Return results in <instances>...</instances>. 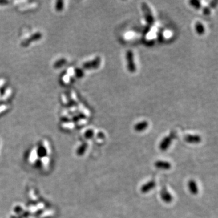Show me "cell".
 Wrapping results in <instances>:
<instances>
[{"instance_id":"1","label":"cell","mask_w":218,"mask_h":218,"mask_svg":"<svg viewBox=\"0 0 218 218\" xmlns=\"http://www.w3.org/2000/svg\"><path fill=\"white\" fill-rule=\"evenodd\" d=\"M101 58L100 57L98 56L96 57L95 59L93 60H91L87 62H85L83 65V69L85 70H94V69H97L100 64H101Z\"/></svg>"},{"instance_id":"2","label":"cell","mask_w":218,"mask_h":218,"mask_svg":"<svg viewBox=\"0 0 218 218\" xmlns=\"http://www.w3.org/2000/svg\"><path fill=\"white\" fill-rule=\"evenodd\" d=\"M142 9L144 15L146 22L149 25H152L154 23V17L150 7L146 2L142 3Z\"/></svg>"},{"instance_id":"3","label":"cell","mask_w":218,"mask_h":218,"mask_svg":"<svg viewBox=\"0 0 218 218\" xmlns=\"http://www.w3.org/2000/svg\"><path fill=\"white\" fill-rule=\"evenodd\" d=\"M42 34L41 32H36L35 34H34L33 35H32L31 36L27 38H26V39H24L21 43V45L22 47H27L29 46L30 45L31 42H35L39 39H41V38H42Z\"/></svg>"},{"instance_id":"4","label":"cell","mask_w":218,"mask_h":218,"mask_svg":"<svg viewBox=\"0 0 218 218\" xmlns=\"http://www.w3.org/2000/svg\"><path fill=\"white\" fill-rule=\"evenodd\" d=\"M127 62V69L130 72L133 73L136 71V66L134 61V55L131 50L127 51L126 54Z\"/></svg>"},{"instance_id":"5","label":"cell","mask_w":218,"mask_h":218,"mask_svg":"<svg viewBox=\"0 0 218 218\" xmlns=\"http://www.w3.org/2000/svg\"><path fill=\"white\" fill-rule=\"evenodd\" d=\"M160 196L163 201L165 203H170L173 200V196L165 187L162 188L160 192Z\"/></svg>"},{"instance_id":"6","label":"cell","mask_w":218,"mask_h":218,"mask_svg":"<svg viewBox=\"0 0 218 218\" xmlns=\"http://www.w3.org/2000/svg\"><path fill=\"white\" fill-rule=\"evenodd\" d=\"M184 140L187 143L196 144L201 142L202 138L198 135H187L184 138Z\"/></svg>"},{"instance_id":"7","label":"cell","mask_w":218,"mask_h":218,"mask_svg":"<svg viewBox=\"0 0 218 218\" xmlns=\"http://www.w3.org/2000/svg\"><path fill=\"white\" fill-rule=\"evenodd\" d=\"M173 138L172 135L164 137L159 144V148L161 151H166L172 144Z\"/></svg>"},{"instance_id":"8","label":"cell","mask_w":218,"mask_h":218,"mask_svg":"<svg viewBox=\"0 0 218 218\" xmlns=\"http://www.w3.org/2000/svg\"><path fill=\"white\" fill-rule=\"evenodd\" d=\"M156 187V182L155 181H150L144 184L141 188V191L143 193H147L152 190Z\"/></svg>"},{"instance_id":"9","label":"cell","mask_w":218,"mask_h":218,"mask_svg":"<svg viewBox=\"0 0 218 218\" xmlns=\"http://www.w3.org/2000/svg\"><path fill=\"white\" fill-rule=\"evenodd\" d=\"M154 165L156 168L158 169L164 170H169L172 167L171 164L169 162L165 161H161V160L156 161L154 164Z\"/></svg>"},{"instance_id":"10","label":"cell","mask_w":218,"mask_h":218,"mask_svg":"<svg viewBox=\"0 0 218 218\" xmlns=\"http://www.w3.org/2000/svg\"><path fill=\"white\" fill-rule=\"evenodd\" d=\"M188 185V188L190 192L193 195H196L198 193V187L197 185V183L193 180H191L188 182L187 184Z\"/></svg>"},{"instance_id":"11","label":"cell","mask_w":218,"mask_h":218,"mask_svg":"<svg viewBox=\"0 0 218 218\" xmlns=\"http://www.w3.org/2000/svg\"><path fill=\"white\" fill-rule=\"evenodd\" d=\"M148 126V123L147 121H142L135 124L134 130L138 132H141L146 130Z\"/></svg>"},{"instance_id":"12","label":"cell","mask_w":218,"mask_h":218,"mask_svg":"<svg viewBox=\"0 0 218 218\" xmlns=\"http://www.w3.org/2000/svg\"><path fill=\"white\" fill-rule=\"evenodd\" d=\"M195 30L198 35H202L205 32V27L200 22H197L195 24Z\"/></svg>"},{"instance_id":"13","label":"cell","mask_w":218,"mask_h":218,"mask_svg":"<svg viewBox=\"0 0 218 218\" xmlns=\"http://www.w3.org/2000/svg\"><path fill=\"white\" fill-rule=\"evenodd\" d=\"M87 147H88V144L86 143L82 144L77 149V154L79 156L83 155L84 154V153L86 152V151L87 148Z\"/></svg>"},{"instance_id":"14","label":"cell","mask_w":218,"mask_h":218,"mask_svg":"<svg viewBox=\"0 0 218 218\" xmlns=\"http://www.w3.org/2000/svg\"><path fill=\"white\" fill-rule=\"evenodd\" d=\"M67 63V59L65 58H61L58 61H56L54 64V67L55 69H59L63 66H64Z\"/></svg>"},{"instance_id":"15","label":"cell","mask_w":218,"mask_h":218,"mask_svg":"<svg viewBox=\"0 0 218 218\" xmlns=\"http://www.w3.org/2000/svg\"><path fill=\"white\" fill-rule=\"evenodd\" d=\"M64 6V2L63 1H58L55 4V9L57 12H61Z\"/></svg>"},{"instance_id":"16","label":"cell","mask_w":218,"mask_h":218,"mask_svg":"<svg viewBox=\"0 0 218 218\" xmlns=\"http://www.w3.org/2000/svg\"><path fill=\"white\" fill-rule=\"evenodd\" d=\"M74 73L75 75V76L78 78H81L84 75V70L81 68H76L74 71Z\"/></svg>"},{"instance_id":"17","label":"cell","mask_w":218,"mask_h":218,"mask_svg":"<svg viewBox=\"0 0 218 218\" xmlns=\"http://www.w3.org/2000/svg\"><path fill=\"white\" fill-rule=\"evenodd\" d=\"M190 4L194 7L195 9H200L201 8V3L200 2L198 1V0H192V1H190Z\"/></svg>"},{"instance_id":"18","label":"cell","mask_w":218,"mask_h":218,"mask_svg":"<svg viewBox=\"0 0 218 218\" xmlns=\"http://www.w3.org/2000/svg\"><path fill=\"white\" fill-rule=\"evenodd\" d=\"M93 136H94V131L91 129L87 130L84 133V136L87 139H90L91 138H92Z\"/></svg>"},{"instance_id":"19","label":"cell","mask_w":218,"mask_h":218,"mask_svg":"<svg viewBox=\"0 0 218 218\" xmlns=\"http://www.w3.org/2000/svg\"><path fill=\"white\" fill-rule=\"evenodd\" d=\"M7 89V84H3L0 87V96H3L6 93Z\"/></svg>"},{"instance_id":"20","label":"cell","mask_w":218,"mask_h":218,"mask_svg":"<svg viewBox=\"0 0 218 218\" xmlns=\"http://www.w3.org/2000/svg\"><path fill=\"white\" fill-rule=\"evenodd\" d=\"M203 14L205 15H209L211 13V10L210 9V8L208 7H205L204 9H203Z\"/></svg>"},{"instance_id":"21","label":"cell","mask_w":218,"mask_h":218,"mask_svg":"<svg viewBox=\"0 0 218 218\" xmlns=\"http://www.w3.org/2000/svg\"><path fill=\"white\" fill-rule=\"evenodd\" d=\"M97 137L99 139H103L105 138V135L103 133V132H99L98 134H97Z\"/></svg>"},{"instance_id":"22","label":"cell","mask_w":218,"mask_h":218,"mask_svg":"<svg viewBox=\"0 0 218 218\" xmlns=\"http://www.w3.org/2000/svg\"><path fill=\"white\" fill-rule=\"evenodd\" d=\"M216 4H217V1H212V2H210V7H212V8H213V7H216Z\"/></svg>"},{"instance_id":"23","label":"cell","mask_w":218,"mask_h":218,"mask_svg":"<svg viewBox=\"0 0 218 218\" xmlns=\"http://www.w3.org/2000/svg\"><path fill=\"white\" fill-rule=\"evenodd\" d=\"M2 3L3 4L2 5H5V4L9 3V1H0V4H2Z\"/></svg>"}]
</instances>
